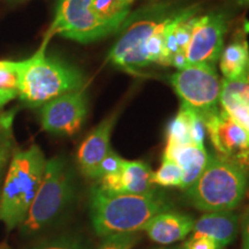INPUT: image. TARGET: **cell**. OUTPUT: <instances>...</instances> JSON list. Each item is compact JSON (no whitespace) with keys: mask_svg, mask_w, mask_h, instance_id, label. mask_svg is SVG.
I'll use <instances>...</instances> for the list:
<instances>
[{"mask_svg":"<svg viewBox=\"0 0 249 249\" xmlns=\"http://www.w3.org/2000/svg\"><path fill=\"white\" fill-rule=\"evenodd\" d=\"M167 208L165 198L155 191L145 194H120L95 186L90 194L93 229L103 238L143 231L152 217Z\"/></svg>","mask_w":249,"mask_h":249,"instance_id":"obj_1","label":"cell"},{"mask_svg":"<svg viewBox=\"0 0 249 249\" xmlns=\"http://www.w3.org/2000/svg\"><path fill=\"white\" fill-rule=\"evenodd\" d=\"M177 12L156 6L148 13L127 20L123 34L108 53L110 61L128 71L154 64L165 66V34Z\"/></svg>","mask_w":249,"mask_h":249,"instance_id":"obj_2","label":"cell"},{"mask_svg":"<svg viewBox=\"0 0 249 249\" xmlns=\"http://www.w3.org/2000/svg\"><path fill=\"white\" fill-rule=\"evenodd\" d=\"M46 158L38 145L15 150L0 191V220L12 231L20 226L38 192Z\"/></svg>","mask_w":249,"mask_h":249,"instance_id":"obj_3","label":"cell"},{"mask_svg":"<svg viewBox=\"0 0 249 249\" xmlns=\"http://www.w3.org/2000/svg\"><path fill=\"white\" fill-rule=\"evenodd\" d=\"M50 38L33 57L21 61L18 96L29 107H42L64 93L83 88L85 79L75 67L48 57L45 48Z\"/></svg>","mask_w":249,"mask_h":249,"instance_id":"obj_4","label":"cell"},{"mask_svg":"<svg viewBox=\"0 0 249 249\" xmlns=\"http://www.w3.org/2000/svg\"><path fill=\"white\" fill-rule=\"evenodd\" d=\"M247 189L246 169L219 155H209L203 172L186 192L196 209L213 213L234 210Z\"/></svg>","mask_w":249,"mask_h":249,"instance_id":"obj_5","label":"cell"},{"mask_svg":"<svg viewBox=\"0 0 249 249\" xmlns=\"http://www.w3.org/2000/svg\"><path fill=\"white\" fill-rule=\"evenodd\" d=\"M73 194V179L65 160L60 157L46 160L38 192L20 225L21 232L34 234L50 225L65 210Z\"/></svg>","mask_w":249,"mask_h":249,"instance_id":"obj_6","label":"cell"},{"mask_svg":"<svg viewBox=\"0 0 249 249\" xmlns=\"http://www.w3.org/2000/svg\"><path fill=\"white\" fill-rule=\"evenodd\" d=\"M170 83L181 104L205 119L219 110L222 81L211 65H188L170 76Z\"/></svg>","mask_w":249,"mask_h":249,"instance_id":"obj_7","label":"cell"},{"mask_svg":"<svg viewBox=\"0 0 249 249\" xmlns=\"http://www.w3.org/2000/svg\"><path fill=\"white\" fill-rule=\"evenodd\" d=\"M119 29L102 20L92 9V0H59L48 38L59 34L65 38L89 43Z\"/></svg>","mask_w":249,"mask_h":249,"instance_id":"obj_8","label":"cell"},{"mask_svg":"<svg viewBox=\"0 0 249 249\" xmlns=\"http://www.w3.org/2000/svg\"><path fill=\"white\" fill-rule=\"evenodd\" d=\"M214 150L222 157L249 167V135L238 121L222 107L203 119Z\"/></svg>","mask_w":249,"mask_h":249,"instance_id":"obj_9","label":"cell"},{"mask_svg":"<svg viewBox=\"0 0 249 249\" xmlns=\"http://www.w3.org/2000/svg\"><path fill=\"white\" fill-rule=\"evenodd\" d=\"M88 112L85 89L64 93L40 107L42 128L49 133L73 135L81 128Z\"/></svg>","mask_w":249,"mask_h":249,"instance_id":"obj_10","label":"cell"},{"mask_svg":"<svg viewBox=\"0 0 249 249\" xmlns=\"http://www.w3.org/2000/svg\"><path fill=\"white\" fill-rule=\"evenodd\" d=\"M226 31L225 18L222 14L196 17L192 36L185 50L188 65H211L219 60Z\"/></svg>","mask_w":249,"mask_h":249,"instance_id":"obj_11","label":"cell"},{"mask_svg":"<svg viewBox=\"0 0 249 249\" xmlns=\"http://www.w3.org/2000/svg\"><path fill=\"white\" fill-rule=\"evenodd\" d=\"M119 112L99 123L91 133L87 136L77 151V161L81 172L89 179L97 180L98 167L111 150V134L118 119Z\"/></svg>","mask_w":249,"mask_h":249,"instance_id":"obj_12","label":"cell"},{"mask_svg":"<svg viewBox=\"0 0 249 249\" xmlns=\"http://www.w3.org/2000/svg\"><path fill=\"white\" fill-rule=\"evenodd\" d=\"M152 171L140 160H124L119 172L98 179V187L120 194H145L152 189Z\"/></svg>","mask_w":249,"mask_h":249,"instance_id":"obj_13","label":"cell"},{"mask_svg":"<svg viewBox=\"0 0 249 249\" xmlns=\"http://www.w3.org/2000/svg\"><path fill=\"white\" fill-rule=\"evenodd\" d=\"M195 220L188 214L179 213H163L149 220L143 231L152 241L160 245H170L185 239L193 232Z\"/></svg>","mask_w":249,"mask_h":249,"instance_id":"obj_14","label":"cell"},{"mask_svg":"<svg viewBox=\"0 0 249 249\" xmlns=\"http://www.w3.org/2000/svg\"><path fill=\"white\" fill-rule=\"evenodd\" d=\"M163 158L174 161L182 170L183 180L181 189L186 191L203 172L209 155L205 148H201L192 143L189 144L166 143Z\"/></svg>","mask_w":249,"mask_h":249,"instance_id":"obj_15","label":"cell"},{"mask_svg":"<svg viewBox=\"0 0 249 249\" xmlns=\"http://www.w3.org/2000/svg\"><path fill=\"white\" fill-rule=\"evenodd\" d=\"M239 229V216L232 211L205 213L194 224L193 234H202L213 238L225 247L234 240Z\"/></svg>","mask_w":249,"mask_h":249,"instance_id":"obj_16","label":"cell"},{"mask_svg":"<svg viewBox=\"0 0 249 249\" xmlns=\"http://www.w3.org/2000/svg\"><path fill=\"white\" fill-rule=\"evenodd\" d=\"M205 124L196 112L181 104L176 118L167 128L166 143L172 144H192L204 148Z\"/></svg>","mask_w":249,"mask_h":249,"instance_id":"obj_17","label":"cell"},{"mask_svg":"<svg viewBox=\"0 0 249 249\" xmlns=\"http://www.w3.org/2000/svg\"><path fill=\"white\" fill-rule=\"evenodd\" d=\"M219 105L249 135V73L240 80L222 81Z\"/></svg>","mask_w":249,"mask_h":249,"instance_id":"obj_18","label":"cell"},{"mask_svg":"<svg viewBox=\"0 0 249 249\" xmlns=\"http://www.w3.org/2000/svg\"><path fill=\"white\" fill-rule=\"evenodd\" d=\"M219 67L224 79L240 80L249 73V48L245 38L236 39L223 49Z\"/></svg>","mask_w":249,"mask_h":249,"instance_id":"obj_19","label":"cell"},{"mask_svg":"<svg viewBox=\"0 0 249 249\" xmlns=\"http://www.w3.org/2000/svg\"><path fill=\"white\" fill-rule=\"evenodd\" d=\"M134 0H92V9L105 22L120 29L128 20Z\"/></svg>","mask_w":249,"mask_h":249,"instance_id":"obj_20","label":"cell"},{"mask_svg":"<svg viewBox=\"0 0 249 249\" xmlns=\"http://www.w3.org/2000/svg\"><path fill=\"white\" fill-rule=\"evenodd\" d=\"M15 110L9 112H0V182L5 167L9 163L14 152L13 120ZM1 191V187H0Z\"/></svg>","mask_w":249,"mask_h":249,"instance_id":"obj_21","label":"cell"},{"mask_svg":"<svg viewBox=\"0 0 249 249\" xmlns=\"http://www.w3.org/2000/svg\"><path fill=\"white\" fill-rule=\"evenodd\" d=\"M183 180L182 170L174 161L163 158L161 165L156 172H152V185L161 187H179L181 188Z\"/></svg>","mask_w":249,"mask_h":249,"instance_id":"obj_22","label":"cell"},{"mask_svg":"<svg viewBox=\"0 0 249 249\" xmlns=\"http://www.w3.org/2000/svg\"><path fill=\"white\" fill-rule=\"evenodd\" d=\"M21 61H6L0 68V89L18 90L20 85Z\"/></svg>","mask_w":249,"mask_h":249,"instance_id":"obj_23","label":"cell"},{"mask_svg":"<svg viewBox=\"0 0 249 249\" xmlns=\"http://www.w3.org/2000/svg\"><path fill=\"white\" fill-rule=\"evenodd\" d=\"M139 238L134 233L107 236L97 249H132Z\"/></svg>","mask_w":249,"mask_h":249,"instance_id":"obj_24","label":"cell"},{"mask_svg":"<svg viewBox=\"0 0 249 249\" xmlns=\"http://www.w3.org/2000/svg\"><path fill=\"white\" fill-rule=\"evenodd\" d=\"M124 160H126L121 158L117 152H114L111 149L110 152H108V154L105 156L104 160H102V163L99 164L97 180L99 178H102V177L111 176V174H116L119 172V171L123 169Z\"/></svg>","mask_w":249,"mask_h":249,"instance_id":"obj_25","label":"cell"},{"mask_svg":"<svg viewBox=\"0 0 249 249\" xmlns=\"http://www.w3.org/2000/svg\"><path fill=\"white\" fill-rule=\"evenodd\" d=\"M33 249H87L85 245L76 238L62 236L53 240L43 241L35 246Z\"/></svg>","mask_w":249,"mask_h":249,"instance_id":"obj_26","label":"cell"},{"mask_svg":"<svg viewBox=\"0 0 249 249\" xmlns=\"http://www.w3.org/2000/svg\"><path fill=\"white\" fill-rule=\"evenodd\" d=\"M185 244L187 249H222L219 244L213 238L202 234H193Z\"/></svg>","mask_w":249,"mask_h":249,"instance_id":"obj_27","label":"cell"},{"mask_svg":"<svg viewBox=\"0 0 249 249\" xmlns=\"http://www.w3.org/2000/svg\"><path fill=\"white\" fill-rule=\"evenodd\" d=\"M18 96V90H11V89H0V108L4 105L7 104L8 102L13 101Z\"/></svg>","mask_w":249,"mask_h":249,"instance_id":"obj_28","label":"cell"},{"mask_svg":"<svg viewBox=\"0 0 249 249\" xmlns=\"http://www.w3.org/2000/svg\"><path fill=\"white\" fill-rule=\"evenodd\" d=\"M241 230H242V236H245V238H249V205L246 208L245 213L241 217Z\"/></svg>","mask_w":249,"mask_h":249,"instance_id":"obj_29","label":"cell"},{"mask_svg":"<svg viewBox=\"0 0 249 249\" xmlns=\"http://www.w3.org/2000/svg\"><path fill=\"white\" fill-rule=\"evenodd\" d=\"M241 248L242 249H249V238H245V236H242Z\"/></svg>","mask_w":249,"mask_h":249,"instance_id":"obj_30","label":"cell"},{"mask_svg":"<svg viewBox=\"0 0 249 249\" xmlns=\"http://www.w3.org/2000/svg\"><path fill=\"white\" fill-rule=\"evenodd\" d=\"M0 249H9V247L6 244H0Z\"/></svg>","mask_w":249,"mask_h":249,"instance_id":"obj_31","label":"cell"},{"mask_svg":"<svg viewBox=\"0 0 249 249\" xmlns=\"http://www.w3.org/2000/svg\"><path fill=\"white\" fill-rule=\"evenodd\" d=\"M174 249H187V247H186V244H182V245H180L179 247H177V248H174Z\"/></svg>","mask_w":249,"mask_h":249,"instance_id":"obj_32","label":"cell"},{"mask_svg":"<svg viewBox=\"0 0 249 249\" xmlns=\"http://www.w3.org/2000/svg\"><path fill=\"white\" fill-rule=\"evenodd\" d=\"M5 64H6V61L5 60H2V61H0V68H2L5 66Z\"/></svg>","mask_w":249,"mask_h":249,"instance_id":"obj_33","label":"cell"},{"mask_svg":"<svg viewBox=\"0 0 249 249\" xmlns=\"http://www.w3.org/2000/svg\"><path fill=\"white\" fill-rule=\"evenodd\" d=\"M240 2H249V0H240Z\"/></svg>","mask_w":249,"mask_h":249,"instance_id":"obj_34","label":"cell"},{"mask_svg":"<svg viewBox=\"0 0 249 249\" xmlns=\"http://www.w3.org/2000/svg\"><path fill=\"white\" fill-rule=\"evenodd\" d=\"M161 249H164V248H161Z\"/></svg>","mask_w":249,"mask_h":249,"instance_id":"obj_35","label":"cell"}]
</instances>
